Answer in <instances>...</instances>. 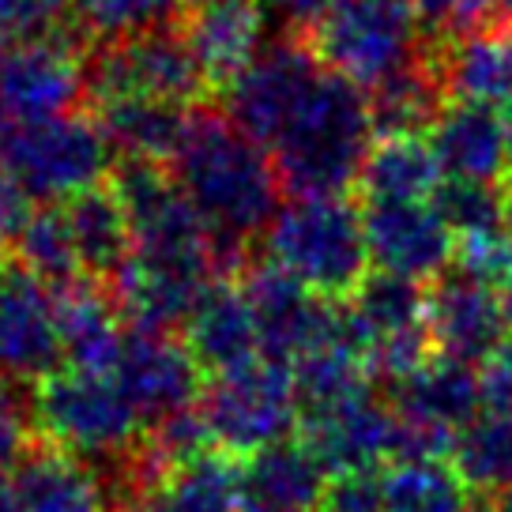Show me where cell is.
Listing matches in <instances>:
<instances>
[{
    "label": "cell",
    "instance_id": "cell-1",
    "mask_svg": "<svg viewBox=\"0 0 512 512\" xmlns=\"http://www.w3.org/2000/svg\"><path fill=\"white\" fill-rule=\"evenodd\" d=\"M170 170L208 223L223 275H238L249 245L264 238L279 215L283 181L272 155L223 113L192 110L189 140Z\"/></svg>",
    "mask_w": 512,
    "mask_h": 512
},
{
    "label": "cell",
    "instance_id": "cell-2",
    "mask_svg": "<svg viewBox=\"0 0 512 512\" xmlns=\"http://www.w3.org/2000/svg\"><path fill=\"white\" fill-rule=\"evenodd\" d=\"M373 136L366 91L324 72L268 155L290 196H347L358 185Z\"/></svg>",
    "mask_w": 512,
    "mask_h": 512
},
{
    "label": "cell",
    "instance_id": "cell-3",
    "mask_svg": "<svg viewBox=\"0 0 512 512\" xmlns=\"http://www.w3.org/2000/svg\"><path fill=\"white\" fill-rule=\"evenodd\" d=\"M31 418L42 441L68 448L98 471H117L144 445V418L113 373L61 366L31 388Z\"/></svg>",
    "mask_w": 512,
    "mask_h": 512
},
{
    "label": "cell",
    "instance_id": "cell-4",
    "mask_svg": "<svg viewBox=\"0 0 512 512\" xmlns=\"http://www.w3.org/2000/svg\"><path fill=\"white\" fill-rule=\"evenodd\" d=\"M264 256L332 302H347L373 272L366 215L347 196L290 200L264 234Z\"/></svg>",
    "mask_w": 512,
    "mask_h": 512
},
{
    "label": "cell",
    "instance_id": "cell-5",
    "mask_svg": "<svg viewBox=\"0 0 512 512\" xmlns=\"http://www.w3.org/2000/svg\"><path fill=\"white\" fill-rule=\"evenodd\" d=\"M302 38L328 72L366 95L433 46L411 0H332Z\"/></svg>",
    "mask_w": 512,
    "mask_h": 512
},
{
    "label": "cell",
    "instance_id": "cell-6",
    "mask_svg": "<svg viewBox=\"0 0 512 512\" xmlns=\"http://www.w3.org/2000/svg\"><path fill=\"white\" fill-rule=\"evenodd\" d=\"M0 166L31 200L64 204L76 192L106 185L117 155L95 117L64 113L31 125H0Z\"/></svg>",
    "mask_w": 512,
    "mask_h": 512
},
{
    "label": "cell",
    "instance_id": "cell-7",
    "mask_svg": "<svg viewBox=\"0 0 512 512\" xmlns=\"http://www.w3.org/2000/svg\"><path fill=\"white\" fill-rule=\"evenodd\" d=\"M200 415L208 422L215 448L234 460H249L264 448L283 445L302 426L294 369L260 354L249 366L211 377L200 400Z\"/></svg>",
    "mask_w": 512,
    "mask_h": 512
},
{
    "label": "cell",
    "instance_id": "cell-8",
    "mask_svg": "<svg viewBox=\"0 0 512 512\" xmlns=\"http://www.w3.org/2000/svg\"><path fill=\"white\" fill-rule=\"evenodd\" d=\"M238 283L253 305L256 324H260V347L268 358L294 366L298 358L328 343H351L343 302L313 294L287 268H279L272 256H249L238 272Z\"/></svg>",
    "mask_w": 512,
    "mask_h": 512
},
{
    "label": "cell",
    "instance_id": "cell-9",
    "mask_svg": "<svg viewBox=\"0 0 512 512\" xmlns=\"http://www.w3.org/2000/svg\"><path fill=\"white\" fill-rule=\"evenodd\" d=\"M211 95L200 64L192 57L181 27L136 34L125 42L91 49L87 61V98H162L177 106H200Z\"/></svg>",
    "mask_w": 512,
    "mask_h": 512
},
{
    "label": "cell",
    "instance_id": "cell-10",
    "mask_svg": "<svg viewBox=\"0 0 512 512\" xmlns=\"http://www.w3.org/2000/svg\"><path fill=\"white\" fill-rule=\"evenodd\" d=\"M91 46L72 27L0 46V125H31L76 113L87 98Z\"/></svg>",
    "mask_w": 512,
    "mask_h": 512
},
{
    "label": "cell",
    "instance_id": "cell-11",
    "mask_svg": "<svg viewBox=\"0 0 512 512\" xmlns=\"http://www.w3.org/2000/svg\"><path fill=\"white\" fill-rule=\"evenodd\" d=\"M110 185L117 189L121 204L128 211L136 253L166 256V260H189L219 268V245L211 238L208 223L192 208L185 189L177 185L170 166L155 162H117Z\"/></svg>",
    "mask_w": 512,
    "mask_h": 512
},
{
    "label": "cell",
    "instance_id": "cell-12",
    "mask_svg": "<svg viewBox=\"0 0 512 512\" xmlns=\"http://www.w3.org/2000/svg\"><path fill=\"white\" fill-rule=\"evenodd\" d=\"M324 72L328 68L317 61L305 38H279L223 95L226 117L268 151L294 121V113L302 110V102Z\"/></svg>",
    "mask_w": 512,
    "mask_h": 512
},
{
    "label": "cell",
    "instance_id": "cell-13",
    "mask_svg": "<svg viewBox=\"0 0 512 512\" xmlns=\"http://www.w3.org/2000/svg\"><path fill=\"white\" fill-rule=\"evenodd\" d=\"M64 366L57 298L19 268L0 272V381L38 384Z\"/></svg>",
    "mask_w": 512,
    "mask_h": 512
},
{
    "label": "cell",
    "instance_id": "cell-14",
    "mask_svg": "<svg viewBox=\"0 0 512 512\" xmlns=\"http://www.w3.org/2000/svg\"><path fill=\"white\" fill-rule=\"evenodd\" d=\"M215 268L189 264V260H166V256L132 253L128 264L113 275V302L132 332L151 336H174L185 332L200 294L215 279Z\"/></svg>",
    "mask_w": 512,
    "mask_h": 512
},
{
    "label": "cell",
    "instance_id": "cell-15",
    "mask_svg": "<svg viewBox=\"0 0 512 512\" xmlns=\"http://www.w3.org/2000/svg\"><path fill=\"white\" fill-rule=\"evenodd\" d=\"M426 328L433 351L482 366L494 351L509 343V320L501 305V290L448 268L426 287Z\"/></svg>",
    "mask_w": 512,
    "mask_h": 512
},
{
    "label": "cell",
    "instance_id": "cell-16",
    "mask_svg": "<svg viewBox=\"0 0 512 512\" xmlns=\"http://www.w3.org/2000/svg\"><path fill=\"white\" fill-rule=\"evenodd\" d=\"M113 377L125 388L132 407L140 411L144 426H155L177 411L196 407L208 388V373L200 369L185 343H177L174 336H151V332H128Z\"/></svg>",
    "mask_w": 512,
    "mask_h": 512
},
{
    "label": "cell",
    "instance_id": "cell-17",
    "mask_svg": "<svg viewBox=\"0 0 512 512\" xmlns=\"http://www.w3.org/2000/svg\"><path fill=\"white\" fill-rule=\"evenodd\" d=\"M298 433L328 467V475L381 471V464L396 460V407L373 396V388L336 407L302 415Z\"/></svg>",
    "mask_w": 512,
    "mask_h": 512
},
{
    "label": "cell",
    "instance_id": "cell-18",
    "mask_svg": "<svg viewBox=\"0 0 512 512\" xmlns=\"http://www.w3.org/2000/svg\"><path fill=\"white\" fill-rule=\"evenodd\" d=\"M369 260L377 272H392L415 283H433L456 260V238L430 200L415 204H366Z\"/></svg>",
    "mask_w": 512,
    "mask_h": 512
},
{
    "label": "cell",
    "instance_id": "cell-19",
    "mask_svg": "<svg viewBox=\"0 0 512 512\" xmlns=\"http://www.w3.org/2000/svg\"><path fill=\"white\" fill-rule=\"evenodd\" d=\"M181 34L215 95H226L264 53L260 0H189Z\"/></svg>",
    "mask_w": 512,
    "mask_h": 512
},
{
    "label": "cell",
    "instance_id": "cell-20",
    "mask_svg": "<svg viewBox=\"0 0 512 512\" xmlns=\"http://www.w3.org/2000/svg\"><path fill=\"white\" fill-rule=\"evenodd\" d=\"M4 479L16 512H117L106 475L49 441L27 448Z\"/></svg>",
    "mask_w": 512,
    "mask_h": 512
},
{
    "label": "cell",
    "instance_id": "cell-21",
    "mask_svg": "<svg viewBox=\"0 0 512 512\" xmlns=\"http://www.w3.org/2000/svg\"><path fill=\"white\" fill-rule=\"evenodd\" d=\"M185 347L208 377H223L230 369L256 362L260 347V324L238 275H215L185 324Z\"/></svg>",
    "mask_w": 512,
    "mask_h": 512
},
{
    "label": "cell",
    "instance_id": "cell-22",
    "mask_svg": "<svg viewBox=\"0 0 512 512\" xmlns=\"http://www.w3.org/2000/svg\"><path fill=\"white\" fill-rule=\"evenodd\" d=\"M437 166L456 181H501L512 166L505 110L482 102H448L426 132Z\"/></svg>",
    "mask_w": 512,
    "mask_h": 512
},
{
    "label": "cell",
    "instance_id": "cell-23",
    "mask_svg": "<svg viewBox=\"0 0 512 512\" xmlns=\"http://www.w3.org/2000/svg\"><path fill=\"white\" fill-rule=\"evenodd\" d=\"M328 467L302 437L241 460L238 512H317L328 490Z\"/></svg>",
    "mask_w": 512,
    "mask_h": 512
},
{
    "label": "cell",
    "instance_id": "cell-24",
    "mask_svg": "<svg viewBox=\"0 0 512 512\" xmlns=\"http://www.w3.org/2000/svg\"><path fill=\"white\" fill-rule=\"evenodd\" d=\"M448 102H482L505 110L512 102V27L482 23L433 46Z\"/></svg>",
    "mask_w": 512,
    "mask_h": 512
},
{
    "label": "cell",
    "instance_id": "cell-25",
    "mask_svg": "<svg viewBox=\"0 0 512 512\" xmlns=\"http://www.w3.org/2000/svg\"><path fill=\"white\" fill-rule=\"evenodd\" d=\"M53 298H57L64 366L87 369V373H113L128 339L113 290L98 279H76L68 287L53 290Z\"/></svg>",
    "mask_w": 512,
    "mask_h": 512
},
{
    "label": "cell",
    "instance_id": "cell-26",
    "mask_svg": "<svg viewBox=\"0 0 512 512\" xmlns=\"http://www.w3.org/2000/svg\"><path fill=\"white\" fill-rule=\"evenodd\" d=\"M95 121L121 162L174 166L189 140L192 113L162 98H110L95 102Z\"/></svg>",
    "mask_w": 512,
    "mask_h": 512
},
{
    "label": "cell",
    "instance_id": "cell-27",
    "mask_svg": "<svg viewBox=\"0 0 512 512\" xmlns=\"http://www.w3.org/2000/svg\"><path fill=\"white\" fill-rule=\"evenodd\" d=\"M72 245L80 253L83 275L98 279L110 287L113 275L128 264V256L136 253V241H132V226H128V211L121 204V196L110 181L95 185L87 192H76L72 200L61 204Z\"/></svg>",
    "mask_w": 512,
    "mask_h": 512
},
{
    "label": "cell",
    "instance_id": "cell-28",
    "mask_svg": "<svg viewBox=\"0 0 512 512\" xmlns=\"http://www.w3.org/2000/svg\"><path fill=\"white\" fill-rule=\"evenodd\" d=\"M441 181L445 174L430 140L418 132H396L373 136L354 189L362 192V204H415L430 200Z\"/></svg>",
    "mask_w": 512,
    "mask_h": 512
},
{
    "label": "cell",
    "instance_id": "cell-29",
    "mask_svg": "<svg viewBox=\"0 0 512 512\" xmlns=\"http://www.w3.org/2000/svg\"><path fill=\"white\" fill-rule=\"evenodd\" d=\"M238 490L241 464L215 448L208 456L162 475L121 512H238Z\"/></svg>",
    "mask_w": 512,
    "mask_h": 512
},
{
    "label": "cell",
    "instance_id": "cell-30",
    "mask_svg": "<svg viewBox=\"0 0 512 512\" xmlns=\"http://www.w3.org/2000/svg\"><path fill=\"white\" fill-rule=\"evenodd\" d=\"M433 46L422 61L396 72L377 91H369V113H373L377 136H396V132L422 136V132H430L437 113L448 106V91L441 80V68H437V57H433Z\"/></svg>",
    "mask_w": 512,
    "mask_h": 512
},
{
    "label": "cell",
    "instance_id": "cell-31",
    "mask_svg": "<svg viewBox=\"0 0 512 512\" xmlns=\"http://www.w3.org/2000/svg\"><path fill=\"white\" fill-rule=\"evenodd\" d=\"M381 490L384 512H471V490L448 460H392Z\"/></svg>",
    "mask_w": 512,
    "mask_h": 512
},
{
    "label": "cell",
    "instance_id": "cell-32",
    "mask_svg": "<svg viewBox=\"0 0 512 512\" xmlns=\"http://www.w3.org/2000/svg\"><path fill=\"white\" fill-rule=\"evenodd\" d=\"M185 8L189 0H68V27L95 49L177 27Z\"/></svg>",
    "mask_w": 512,
    "mask_h": 512
},
{
    "label": "cell",
    "instance_id": "cell-33",
    "mask_svg": "<svg viewBox=\"0 0 512 512\" xmlns=\"http://www.w3.org/2000/svg\"><path fill=\"white\" fill-rule=\"evenodd\" d=\"M362 336H366V358L377 339L400 336L426 324V287L415 279H403L392 272H373L362 279V287L347 298Z\"/></svg>",
    "mask_w": 512,
    "mask_h": 512
},
{
    "label": "cell",
    "instance_id": "cell-34",
    "mask_svg": "<svg viewBox=\"0 0 512 512\" xmlns=\"http://www.w3.org/2000/svg\"><path fill=\"white\" fill-rule=\"evenodd\" d=\"M12 249V268L34 275L49 290H61L76 279H87L80 264V253L72 245L68 223H64L61 204H42L31 211V219L16 234Z\"/></svg>",
    "mask_w": 512,
    "mask_h": 512
},
{
    "label": "cell",
    "instance_id": "cell-35",
    "mask_svg": "<svg viewBox=\"0 0 512 512\" xmlns=\"http://www.w3.org/2000/svg\"><path fill=\"white\" fill-rule=\"evenodd\" d=\"M452 464L464 475L467 490L497 501L512 490V418L482 411L456 433Z\"/></svg>",
    "mask_w": 512,
    "mask_h": 512
},
{
    "label": "cell",
    "instance_id": "cell-36",
    "mask_svg": "<svg viewBox=\"0 0 512 512\" xmlns=\"http://www.w3.org/2000/svg\"><path fill=\"white\" fill-rule=\"evenodd\" d=\"M290 369H294V384H298L302 415L354 400V396L369 392V381H373L366 354L351 343H328V347L298 358Z\"/></svg>",
    "mask_w": 512,
    "mask_h": 512
},
{
    "label": "cell",
    "instance_id": "cell-37",
    "mask_svg": "<svg viewBox=\"0 0 512 512\" xmlns=\"http://www.w3.org/2000/svg\"><path fill=\"white\" fill-rule=\"evenodd\" d=\"M433 211L445 219L452 238H479L509 230V211H505V189L494 181H456L445 177L430 196Z\"/></svg>",
    "mask_w": 512,
    "mask_h": 512
},
{
    "label": "cell",
    "instance_id": "cell-38",
    "mask_svg": "<svg viewBox=\"0 0 512 512\" xmlns=\"http://www.w3.org/2000/svg\"><path fill=\"white\" fill-rule=\"evenodd\" d=\"M456 272L501 290L512 279V230L456 241Z\"/></svg>",
    "mask_w": 512,
    "mask_h": 512
},
{
    "label": "cell",
    "instance_id": "cell-39",
    "mask_svg": "<svg viewBox=\"0 0 512 512\" xmlns=\"http://www.w3.org/2000/svg\"><path fill=\"white\" fill-rule=\"evenodd\" d=\"M68 27V0H0V46Z\"/></svg>",
    "mask_w": 512,
    "mask_h": 512
},
{
    "label": "cell",
    "instance_id": "cell-40",
    "mask_svg": "<svg viewBox=\"0 0 512 512\" xmlns=\"http://www.w3.org/2000/svg\"><path fill=\"white\" fill-rule=\"evenodd\" d=\"M433 42H445L482 23H494L497 0H411Z\"/></svg>",
    "mask_w": 512,
    "mask_h": 512
},
{
    "label": "cell",
    "instance_id": "cell-41",
    "mask_svg": "<svg viewBox=\"0 0 512 512\" xmlns=\"http://www.w3.org/2000/svg\"><path fill=\"white\" fill-rule=\"evenodd\" d=\"M31 403H23L16 384L0 381V479L31 448Z\"/></svg>",
    "mask_w": 512,
    "mask_h": 512
},
{
    "label": "cell",
    "instance_id": "cell-42",
    "mask_svg": "<svg viewBox=\"0 0 512 512\" xmlns=\"http://www.w3.org/2000/svg\"><path fill=\"white\" fill-rule=\"evenodd\" d=\"M479 384H482V407L494 411V415L512 418V339L482 362Z\"/></svg>",
    "mask_w": 512,
    "mask_h": 512
},
{
    "label": "cell",
    "instance_id": "cell-43",
    "mask_svg": "<svg viewBox=\"0 0 512 512\" xmlns=\"http://www.w3.org/2000/svg\"><path fill=\"white\" fill-rule=\"evenodd\" d=\"M31 196L19 189L16 177L0 166V245H12L23 223L31 219Z\"/></svg>",
    "mask_w": 512,
    "mask_h": 512
},
{
    "label": "cell",
    "instance_id": "cell-44",
    "mask_svg": "<svg viewBox=\"0 0 512 512\" xmlns=\"http://www.w3.org/2000/svg\"><path fill=\"white\" fill-rule=\"evenodd\" d=\"M268 4H272L279 16L287 19L290 27H302V31H309V27L324 16V8H328L332 0H268Z\"/></svg>",
    "mask_w": 512,
    "mask_h": 512
},
{
    "label": "cell",
    "instance_id": "cell-45",
    "mask_svg": "<svg viewBox=\"0 0 512 512\" xmlns=\"http://www.w3.org/2000/svg\"><path fill=\"white\" fill-rule=\"evenodd\" d=\"M494 23H505V27H512V0H497Z\"/></svg>",
    "mask_w": 512,
    "mask_h": 512
},
{
    "label": "cell",
    "instance_id": "cell-46",
    "mask_svg": "<svg viewBox=\"0 0 512 512\" xmlns=\"http://www.w3.org/2000/svg\"><path fill=\"white\" fill-rule=\"evenodd\" d=\"M0 512H16V501H12V490H8V479H0Z\"/></svg>",
    "mask_w": 512,
    "mask_h": 512
},
{
    "label": "cell",
    "instance_id": "cell-47",
    "mask_svg": "<svg viewBox=\"0 0 512 512\" xmlns=\"http://www.w3.org/2000/svg\"><path fill=\"white\" fill-rule=\"evenodd\" d=\"M490 512H512V490H509V494H501V497H497V501H494V509H490Z\"/></svg>",
    "mask_w": 512,
    "mask_h": 512
},
{
    "label": "cell",
    "instance_id": "cell-48",
    "mask_svg": "<svg viewBox=\"0 0 512 512\" xmlns=\"http://www.w3.org/2000/svg\"><path fill=\"white\" fill-rule=\"evenodd\" d=\"M505 211H509V230H512V181L505 185Z\"/></svg>",
    "mask_w": 512,
    "mask_h": 512
},
{
    "label": "cell",
    "instance_id": "cell-49",
    "mask_svg": "<svg viewBox=\"0 0 512 512\" xmlns=\"http://www.w3.org/2000/svg\"><path fill=\"white\" fill-rule=\"evenodd\" d=\"M505 125H509V144H512V102L505 106Z\"/></svg>",
    "mask_w": 512,
    "mask_h": 512
},
{
    "label": "cell",
    "instance_id": "cell-50",
    "mask_svg": "<svg viewBox=\"0 0 512 512\" xmlns=\"http://www.w3.org/2000/svg\"><path fill=\"white\" fill-rule=\"evenodd\" d=\"M509 283H512V279H509ZM509 283H505V287H509Z\"/></svg>",
    "mask_w": 512,
    "mask_h": 512
},
{
    "label": "cell",
    "instance_id": "cell-51",
    "mask_svg": "<svg viewBox=\"0 0 512 512\" xmlns=\"http://www.w3.org/2000/svg\"><path fill=\"white\" fill-rule=\"evenodd\" d=\"M0 272H4V268H0Z\"/></svg>",
    "mask_w": 512,
    "mask_h": 512
}]
</instances>
